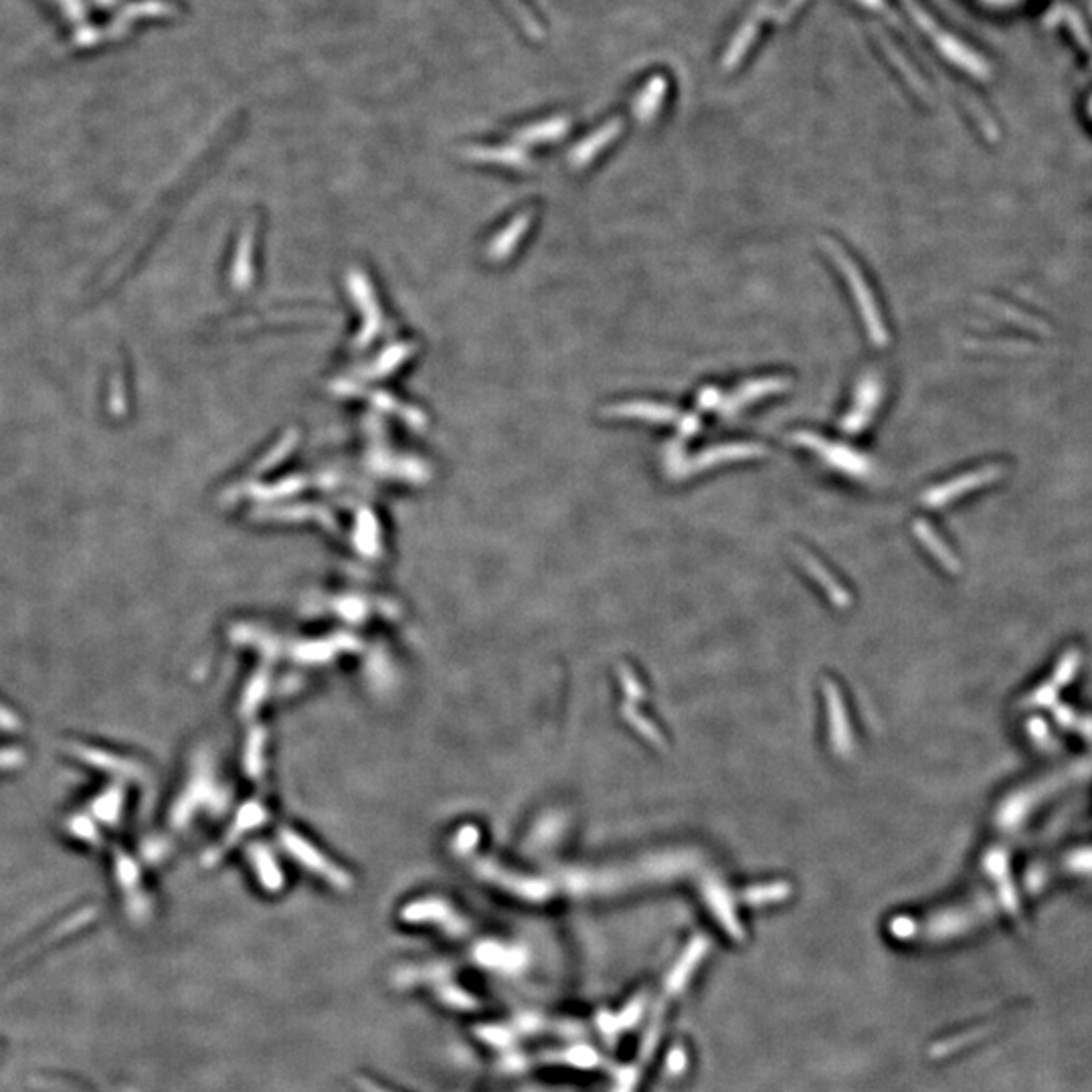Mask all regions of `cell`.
<instances>
[{
	"mask_svg": "<svg viewBox=\"0 0 1092 1092\" xmlns=\"http://www.w3.org/2000/svg\"><path fill=\"white\" fill-rule=\"evenodd\" d=\"M468 966L500 982H521L533 970V953L521 941L482 937L468 949Z\"/></svg>",
	"mask_w": 1092,
	"mask_h": 1092,
	"instance_id": "1",
	"label": "cell"
},
{
	"mask_svg": "<svg viewBox=\"0 0 1092 1092\" xmlns=\"http://www.w3.org/2000/svg\"><path fill=\"white\" fill-rule=\"evenodd\" d=\"M399 921L407 927L433 929L447 941H466L474 933L472 921L443 898H419L399 911Z\"/></svg>",
	"mask_w": 1092,
	"mask_h": 1092,
	"instance_id": "2",
	"label": "cell"
},
{
	"mask_svg": "<svg viewBox=\"0 0 1092 1092\" xmlns=\"http://www.w3.org/2000/svg\"><path fill=\"white\" fill-rule=\"evenodd\" d=\"M823 249L829 253V257L833 260V264L838 266V270L846 276L848 284H850V290H852V296L862 312V320H864V327L868 330V338L874 346L878 348H884L888 344V330L884 327V320H882V314L876 306V300L870 292V286L868 282L864 280L860 268H856V264L852 262V257L846 253V249L842 245H838L836 241L831 239H823L821 241Z\"/></svg>",
	"mask_w": 1092,
	"mask_h": 1092,
	"instance_id": "3",
	"label": "cell"
},
{
	"mask_svg": "<svg viewBox=\"0 0 1092 1092\" xmlns=\"http://www.w3.org/2000/svg\"><path fill=\"white\" fill-rule=\"evenodd\" d=\"M791 441H795L801 447L811 449V452L815 456H819L827 466L836 468L844 474H850L854 478H870L874 474L872 462L866 456H862L860 452H856V449H850L842 443L823 439L821 435L807 433V431L793 433Z\"/></svg>",
	"mask_w": 1092,
	"mask_h": 1092,
	"instance_id": "4",
	"label": "cell"
},
{
	"mask_svg": "<svg viewBox=\"0 0 1092 1092\" xmlns=\"http://www.w3.org/2000/svg\"><path fill=\"white\" fill-rule=\"evenodd\" d=\"M460 963L449 959H425L415 963H403L391 974V983L399 991H429L437 983L460 976Z\"/></svg>",
	"mask_w": 1092,
	"mask_h": 1092,
	"instance_id": "5",
	"label": "cell"
},
{
	"mask_svg": "<svg viewBox=\"0 0 1092 1092\" xmlns=\"http://www.w3.org/2000/svg\"><path fill=\"white\" fill-rule=\"evenodd\" d=\"M882 397H884V382H882L880 374H876L872 370L864 372L862 378L856 384L854 403H852L848 415L842 421V429L848 435L862 433L866 429V425L872 421V417L876 415V409L880 407Z\"/></svg>",
	"mask_w": 1092,
	"mask_h": 1092,
	"instance_id": "6",
	"label": "cell"
},
{
	"mask_svg": "<svg viewBox=\"0 0 1092 1092\" xmlns=\"http://www.w3.org/2000/svg\"><path fill=\"white\" fill-rule=\"evenodd\" d=\"M427 997L443 1011L456 1015H474L486 1009V999L464 983L462 974L449 978L427 991Z\"/></svg>",
	"mask_w": 1092,
	"mask_h": 1092,
	"instance_id": "7",
	"label": "cell"
},
{
	"mask_svg": "<svg viewBox=\"0 0 1092 1092\" xmlns=\"http://www.w3.org/2000/svg\"><path fill=\"white\" fill-rule=\"evenodd\" d=\"M789 378L787 376H763V378H753V380H747L743 382L741 387L729 395L727 399H723L721 403V409H723V415H737L741 409L764 399V397H770V395H777V393H783L789 389Z\"/></svg>",
	"mask_w": 1092,
	"mask_h": 1092,
	"instance_id": "8",
	"label": "cell"
},
{
	"mask_svg": "<svg viewBox=\"0 0 1092 1092\" xmlns=\"http://www.w3.org/2000/svg\"><path fill=\"white\" fill-rule=\"evenodd\" d=\"M766 447H763L761 443H723V445H717L713 449H706V452H702L700 456L692 458L690 462H686L684 466V474H690V472H700V470H709L713 466H719V464H727V462H739V460H751V458H763L766 456Z\"/></svg>",
	"mask_w": 1092,
	"mask_h": 1092,
	"instance_id": "9",
	"label": "cell"
},
{
	"mask_svg": "<svg viewBox=\"0 0 1092 1092\" xmlns=\"http://www.w3.org/2000/svg\"><path fill=\"white\" fill-rule=\"evenodd\" d=\"M472 1036L480 1046L490 1050L494 1056H504V1054H510L514 1050L523 1048V1042H521L519 1034L514 1032V1027L508 1021V1017L476 1023L474 1030H472Z\"/></svg>",
	"mask_w": 1092,
	"mask_h": 1092,
	"instance_id": "10",
	"label": "cell"
},
{
	"mask_svg": "<svg viewBox=\"0 0 1092 1092\" xmlns=\"http://www.w3.org/2000/svg\"><path fill=\"white\" fill-rule=\"evenodd\" d=\"M609 415L625 417V419H641L650 423H670L678 417V411L664 403H646V401H633V403H621L607 409Z\"/></svg>",
	"mask_w": 1092,
	"mask_h": 1092,
	"instance_id": "11",
	"label": "cell"
},
{
	"mask_svg": "<svg viewBox=\"0 0 1092 1092\" xmlns=\"http://www.w3.org/2000/svg\"><path fill=\"white\" fill-rule=\"evenodd\" d=\"M664 94H666V82L654 80V84L648 88V92L644 96H641L639 106H637V117L641 121H650L654 117V113L660 108V100H662Z\"/></svg>",
	"mask_w": 1092,
	"mask_h": 1092,
	"instance_id": "12",
	"label": "cell"
},
{
	"mask_svg": "<svg viewBox=\"0 0 1092 1092\" xmlns=\"http://www.w3.org/2000/svg\"><path fill=\"white\" fill-rule=\"evenodd\" d=\"M354 1088L358 1092H399L393 1086H387L384 1082H380L372 1076H364V1074L354 1076Z\"/></svg>",
	"mask_w": 1092,
	"mask_h": 1092,
	"instance_id": "13",
	"label": "cell"
},
{
	"mask_svg": "<svg viewBox=\"0 0 1092 1092\" xmlns=\"http://www.w3.org/2000/svg\"><path fill=\"white\" fill-rule=\"evenodd\" d=\"M723 399H725V397H723V393H721L719 389H715V387H706V389H702L700 395H698V409H700V411H711L713 407L721 405Z\"/></svg>",
	"mask_w": 1092,
	"mask_h": 1092,
	"instance_id": "14",
	"label": "cell"
},
{
	"mask_svg": "<svg viewBox=\"0 0 1092 1092\" xmlns=\"http://www.w3.org/2000/svg\"><path fill=\"white\" fill-rule=\"evenodd\" d=\"M680 437H692L700 431V419L696 415H684L680 419Z\"/></svg>",
	"mask_w": 1092,
	"mask_h": 1092,
	"instance_id": "15",
	"label": "cell"
},
{
	"mask_svg": "<svg viewBox=\"0 0 1092 1092\" xmlns=\"http://www.w3.org/2000/svg\"><path fill=\"white\" fill-rule=\"evenodd\" d=\"M521 1092H539V1090H533V1088H529V1090H521Z\"/></svg>",
	"mask_w": 1092,
	"mask_h": 1092,
	"instance_id": "16",
	"label": "cell"
}]
</instances>
